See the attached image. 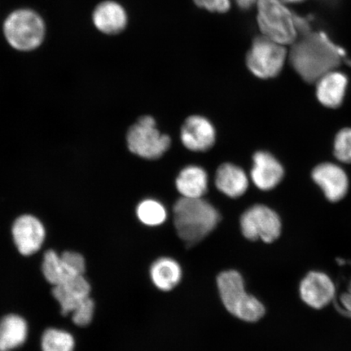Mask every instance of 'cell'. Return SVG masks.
<instances>
[{
  "mask_svg": "<svg viewBox=\"0 0 351 351\" xmlns=\"http://www.w3.org/2000/svg\"><path fill=\"white\" fill-rule=\"evenodd\" d=\"M3 33L8 43L15 49L32 51L41 45L45 35V25L38 13L19 10L7 17Z\"/></svg>",
  "mask_w": 351,
  "mask_h": 351,
  "instance_id": "5b68a950",
  "label": "cell"
},
{
  "mask_svg": "<svg viewBox=\"0 0 351 351\" xmlns=\"http://www.w3.org/2000/svg\"><path fill=\"white\" fill-rule=\"evenodd\" d=\"M196 5L210 12L226 13L230 10V0H194Z\"/></svg>",
  "mask_w": 351,
  "mask_h": 351,
  "instance_id": "4316f807",
  "label": "cell"
},
{
  "mask_svg": "<svg viewBox=\"0 0 351 351\" xmlns=\"http://www.w3.org/2000/svg\"><path fill=\"white\" fill-rule=\"evenodd\" d=\"M66 266L75 276H83L86 271V262L80 254L72 252H65L60 254Z\"/></svg>",
  "mask_w": 351,
  "mask_h": 351,
  "instance_id": "484cf974",
  "label": "cell"
},
{
  "mask_svg": "<svg viewBox=\"0 0 351 351\" xmlns=\"http://www.w3.org/2000/svg\"><path fill=\"white\" fill-rule=\"evenodd\" d=\"M53 295L60 302L64 315L72 313L82 302L90 298V285L84 276H77L53 288Z\"/></svg>",
  "mask_w": 351,
  "mask_h": 351,
  "instance_id": "5bb4252c",
  "label": "cell"
},
{
  "mask_svg": "<svg viewBox=\"0 0 351 351\" xmlns=\"http://www.w3.org/2000/svg\"><path fill=\"white\" fill-rule=\"evenodd\" d=\"M182 142L189 150L206 152L216 141V130L208 119L192 116L186 120L181 132Z\"/></svg>",
  "mask_w": 351,
  "mask_h": 351,
  "instance_id": "8fae6325",
  "label": "cell"
},
{
  "mask_svg": "<svg viewBox=\"0 0 351 351\" xmlns=\"http://www.w3.org/2000/svg\"><path fill=\"white\" fill-rule=\"evenodd\" d=\"M95 311L94 301L90 298H86L72 313L73 322L78 326H86L93 319Z\"/></svg>",
  "mask_w": 351,
  "mask_h": 351,
  "instance_id": "d4e9b609",
  "label": "cell"
},
{
  "mask_svg": "<svg viewBox=\"0 0 351 351\" xmlns=\"http://www.w3.org/2000/svg\"><path fill=\"white\" fill-rule=\"evenodd\" d=\"M27 324L23 318L10 315L0 320V351L19 348L27 337Z\"/></svg>",
  "mask_w": 351,
  "mask_h": 351,
  "instance_id": "ffe728a7",
  "label": "cell"
},
{
  "mask_svg": "<svg viewBox=\"0 0 351 351\" xmlns=\"http://www.w3.org/2000/svg\"><path fill=\"white\" fill-rule=\"evenodd\" d=\"M150 276L155 287L162 291H172L181 282L182 270L179 263L171 258H160L153 263Z\"/></svg>",
  "mask_w": 351,
  "mask_h": 351,
  "instance_id": "d6986e66",
  "label": "cell"
},
{
  "mask_svg": "<svg viewBox=\"0 0 351 351\" xmlns=\"http://www.w3.org/2000/svg\"><path fill=\"white\" fill-rule=\"evenodd\" d=\"M251 177L254 185L262 191L275 188L284 177V169L280 162L271 154L258 152L253 157Z\"/></svg>",
  "mask_w": 351,
  "mask_h": 351,
  "instance_id": "4fadbf2b",
  "label": "cell"
},
{
  "mask_svg": "<svg viewBox=\"0 0 351 351\" xmlns=\"http://www.w3.org/2000/svg\"><path fill=\"white\" fill-rule=\"evenodd\" d=\"M12 235L20 253L27 256L41 248L45 239V229L38 219L24 215L13 223Z\"/></svg>",
  "mask_w": 351,
  "mask_h": 351,
  "instance_id": "9c48e42d",
  "label": "cell"
},
{
  "mask_svg": "<svg viewBox=\"0 0 351 351\" xmlns=\"http://www.w3.org/2000/svg\"><path fill=\"white\" fill-rule=\"evenodd\" d=\"M287 56L285 46L262 35L254 39L247 56V67L254 76L273 78L282 71Z\"/></svg>",
  "mask_w": 351,
  "mask_h": 351,
  "instance_id": "52a82bcc",
  "label": "cell"
},
{
  "mask_svg": "<svg viewBox=\"0 0 351 351\" xmlns=\"http://www.w3.org/2000/svg\"><path fill=\"white\" fill-rule=\"evenodd\" d=\"M42 269L47 282L53 287L77 276L69 271L62 258L53 251H48L44 254Z\"/></svg>",
  "mask_w": 351,
  "mask_h": 351,
  "instance_id": "44dd1931",
  "label": "cell"
},
{
  "mask_svg": "<svg viewBox=\"0 0 351 351\" xmlns=\"http://www.w3.org/2000/svg\"><path fill=\"white\" fill-rule=\"evenodd\" d=\"M168 135L161 134L152 117L140 118L127 134L130 151L147 160H156L164 155L170 147Z\"/></svg>",
  "mask_w": 351,
  "mask_h": 351,
  "instance_id": "8992f818",
  "label": "cell"
},
{
  "mask_svg": "<svg viewBox=\"0 0 351 351\" xmlns=\"http://www.w3.org/2000/svg\"><path fill=\"white\" fill-rule=\"evenodd\" d=\"M335 155L344 163H351V129H344L336 136Z\"/></svg>",
  "mask_w": 351,
  "mask_h": 351,
  "instance_id": "cb8c5ba5",
  "label": "cell"
},
{
  "mask_svg": "<svg viewBox=\"0 0 351 351\" xmlns=\"http://www.w3.org/2000/svg\"><path fill=\"white\" fill-rule=\"evenodd\" d=\"M346 86H348V78L343 73L332 70L318 79L317 98L326 107L331 108L339 107L343 102Z\"/></svg>",
  "mask_w": 351,
  "mask_h": 351,
  "instance_id": "2e32d148",
  "label": "cell"
},
{
  "mask_svg": "<svg viewBox=\"0 0 351 351\" xmlns=\"http://www.w3.org/2000/svg\"><path fill=\"white\" fill-rule=\"evenodd\" d=\"M282 2H287V3H298L304 1V0H282Z\"/></svg>",
  "mask_w": 351,
  "mask_h": 351,
  "instance_id": "f546056e",
  "label": "cell"
},
{
  "mask_svg": "<svg viewBox=\"0 0 351 351\" xmlns=\"http://www.w3.org/2000/svg\"><path fill=\"white\" fill-rule=\"evenodd\" d=\"M178 191L184 197L199 199L208 191V178L204 169L188 166L179 173L176 181Z\"/></svg>",
  "mask_w": 351,
  "mask_h": 351,
  "instance_id": "ac0fdd59",
  "label": "cell"
},
{
  "mask_svg": "<svg viewBox=\"0 0 351 351\" xmlns=\"http://www.w3.org/2000/svg\"><path fill=\"white\" fill-rule=\"evenodd\" d=\"M42 349L43 351H73V337L59 329H47L43 336Z\"/></svg>",
  "mask_w": 351,
  "mask_h": 351,
  "instance_id": "603a6c76",
  "label": "cell"
},
{
  "mask_svg": "<svg viewBox=\"0 0 351 351\" xmlns=\"http://www.w3.org/2000/svg\"><path fill=\"white\" fill-rule=\"evenodd\" d=\"M313 178L331 202L343 199L348 191V178L340 167L324 163L315 168Z\"/></svg>",
  "mask_w": 351,
  "mask_h": 351,
  "instance_id": "7c38bea8",
  "label": "cell"
},
{
  "mask_svg": "<svg viewBox=\"0 0 351 351\" xmlns=\"http://www.w3.org/2000/svg\"><path fill=\"white\" fill-rule=\"evenodd\" d=\"M258 0H235L237 5L241 10H249L257 3Z\"/></svg>",
  "mask_w": 351,
  "mask_h": 351,
  "instance_id": "83f0119b",
  "label": "cell"
},
{
  "mask_svg": "<svg viewBox=\"0 0 351 351\" xmlns=\"http://www.w3.org/2000/svg\"><path fill=\"white\" fill-rule=\"evenodd\" d=\"M174 225L178 234L188 245L203 240L217 227L221 217L208 202L181 197L173 207Z\"/></svg>",
  "mask_w": 351,
  "mask_h": 351,
  "instance_id": "7a4b0ae2",
  "label": "cell"
},
{
  "mask_svg": "<svg viewBox=\"0 0 351 351\" xmlns=\"http://www.w3.org/2000/svg\"><path fill=\"white\" fill-rule=\"evenodd\" d=\"M217 287L223 306L235 317L253 323L265 315V306L245 292L244 280L239 271H222L217 278Z\"/></svg>",
  "mask_w": 351,
  "mask_h": 351,
  "instance_id": "3957f363",
  "label": "cell"
},
{
  "mask_svg": "<svg viewBox=\"0 0 351 351\" xmlns=\"http://www.w3.org/2000/svg\"><path fill=\"white\" fill-rule=\"evenodd\" d=\"M291 61L307 82L318 81L340 62V51L326 34L308 32L292 44Z\"/></svg>",
  "mask_w": 351,
  "mask_h": 351,
  "instance_id": "6da1fadb",
  "label": "cell"
},
{
  "mask_svg": "<svg viewBox=\"0 0 351 351\" xmlns=\"http://www.w3.org/2000/svg\"><path fill=\"white\" fill-rule=\"evenodd\" d=\"M139 221L148 226L162 225L167 219V212L160 202L153 199L143 200L137 208Z\"/></svg>",
  "mask_w": 351,
  "mask_h": 351,
  "instance_id": "7402d4cb",
  "label": "cell"
},
{
  "mask_svg": "<svg viewBox=\"0 0 351 351\" xmlns=\"http://www.w3.org/2000/svg\"><path fill=\"white\" fill-rule=\"evenodd\" d=\"M92 19L100 32L109 35L124 32L128 24V15L125 8L111 0L99 3L95 8Z\"/></svg>",
  "mask_w": 351,
  "mask_h": 351,
  "instance_id": "9a60e30c",
  "label": "cell"
},
{
  "mask_svg": "<svg viewBox=\"0 0 351 351\" xmlns=\"http://www.w3.org/2000/svg\"><path fill=\"white\" fill-rule=\"evenodd\" d=\"M256 5L258 27L263 36L283 46L297 40L295 15L289 11L282 0H258Z\"/></svg>",
  "mask_w": 351,
  "mask_h": 351,
  "instance_id": "277c9868",
  "label": "cell"
},
{
  "mask_svg": "<svg viewBox=\"0 0 351 351\" xmlns=\"http://www.w3.org/2000/svg\"><path fill=\"white\" fill-rule=\"evenodd\" d=\"M216 185L223 195L235 199L243 195L247 191V176L238 166L223 164L217 171Z\"/></svg>",
  "mask_w": 351,
  "mask_h": 351,
  "instance_id": "e0dca14e",
  "label": "cell"
},
{
  "mask_svg": "<svg viewBox=\"0 0 351 351\" xmlns=\"http://www.w3.org/2000/svg\"><path fill=\"white\" fill-rule=\"evenodd\" d=\"M342 302H343L344 306L349 311V313L351 314V285L348 295H346L343 298H342Z\"/></svg>",
  "mask_w": 351,
  "mask_h": 351,
  "instance_id": "f1b7e54d",
  "label": "cell"
},
{
  "mask_svg": "<svg viewBox=\"0 0 351 351\" xmlns=\"http://www.w3.org/2000/svg\"><path fill=\"white\" fill-rule=\"evenodd\" d=\"M240 223L245 238L251 241L261 239L266 243H274L282 232L278 215L263 205H254L245 210Z\"/></svg>",
  "mask_w": 351,
  "mask_h": 351,
  "instance_id": "ba28073f",
  "label": "cell"
},
{
  "mask_svg": "<svg viewBox=\"0 0 351 351\" xmlns=\"http://www.w3.org/2000/svg\"><path fill=\"white\" fill-rule=\"evenodd\" d=\"M335 292L332 280L322 271H311L300 284L302 301L315 309H322L330 304Z\"/></svg>",
  "mask_w": 351,
  "mask_h": 351,
  "instance_id": "30bf717a",
  "label": "cell"
}]
</instances>
